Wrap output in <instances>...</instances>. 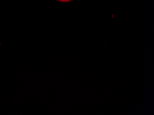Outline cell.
I'll return each instance as SVG.
<instances>
[{
	"instance_id": "1",
	"label": "cell",
	"mask_w": 154,
	"mask_h": 115,
	"mask_svg": "<svg viewBox=\"0 0 154 115\" xmlns=\"http://www.w3.org/2000/svg\"><path fill=\"white\" fill-rule=\"evenodd\" d=\"M56 1L62 2H70L72 0H56Z\"/></svg>"
}]
</instances>
